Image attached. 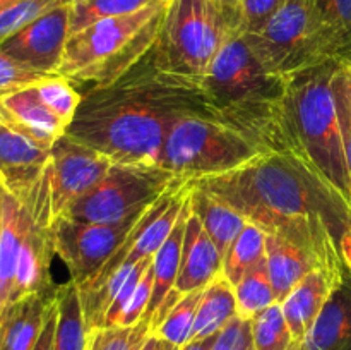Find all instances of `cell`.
Instances as JSON below:
<instances>
[{"label":"cell","mask_w":351,"mask_h":350,"mask_svg":"<svg viewBox=\"0 0 351 350\" xmlns=\"http://www.w3.org/2000/svg\"><path fill=\"white\" fill-rule=\"evenodd\" d=\"M331 86L351 180V57L336 60Z\"/></svg>","instance_id":"cell-34"},{"label":"cell","mask_w":351,"mask_h":350,"mask_svg":"<svg viewBox=\"0 0 351 350\" xmlns=\"http://www.w3.org/2000/svg\"><path fill=\"white\" fill-rule=\"evenodd\" d=\"M216 336H211V338H206V340H194V342H189L187 345H184L178 350H211Z\"/></svg>","instance_id":"cell-42"},{"label":"cell","mask_w":351,"mask_h":350,"mask_svg":"<svg viewBox=\"0 0 351 350\" xmlns=\"http://www.w3.org/2000/svg\"><path fill=\"white\" fill-rule=\"evenodd\" d=\"M300 350H351V271L332 290Z\"/></svg>","instance_id":"cell-18"},{"label":"cell","mask_w":351,"mask_h":350,"mask_svg":"<svg viewBox=\"0 0 351 350\" xmlns=\"http://www.w3.org/2000/svg\"><path fill=\"white\" fill-rule=\"evenodd\" d=\"M173 349H175V345H171V343H168L167 340H163L161 336L154 335V333H151L149 338H147L146 342H144V345L141 347V350H173Z\"/></svg>","instance_id":"cell-40"},{"label":"cell","mask_w":351,"mask_h":350,"mask_svg":"<svg viewBox=\"0 0 351 350\" xmlns=\"http://www.w3.org/2000/svg\"><path fill=\"white\" fill-rule=\"evenodd\" d=\"M57 328L53 350H88V326L82 311L81 294L74 280L69 278L55 290Z\"/></svg>","instance_id":"cell-25"},{"label":"cell","mask_w":351,"mask_h":350,"mask_svg":"<svg viewBox=\"0 0 351 350\" xmlns=\"http://www.w3.org/2000/svg\"><path fill=\"white\" fill-rule=\"evenodd\" d=\"M283 2L285 0H240L239 27L243 33H257Z\"/></svg>","instance_id":"cell-37"},{"label":"cell","mask_w":351,"mask_h":350,"mask_svg":"<svg viewBox=\"0 0 351 350\" xmlns=\"http://www.w3.org/2000/svg\"><path fill=\"white\" fill-rule=\"evenodd\" d=\"M189 113L218 117L201 82L161 69L151 48L115 82L82 93L65 134L115 163L160 167L171 124Z\"/></svg>","instance_id":"cell-2"},{"label":"cell","mask_w":351,"mask_h":350,"mask_svg":"<svg viewBox=\"0 0 351 350\" xmlns=\"http://www.w3.org/2000/svg\"><path fill=\"white\" fill-rule=\"evenodd\" d=\"M180 180L187 178L177 177L163 167L113 163L105 178L79 198L64 215L88 223L123 222L153 205Z\"/></svg>","instance_id":"cell-9"},{"label":"cell","mask_w":351,"mask_h":350,"mask_svg":"<svg viewBox=\"0 0 351 350\" xmlns=\"http://www.w3.org/2000/svg\"><path fill=\"white\" fill-rule=\"evenodd\" d=\"M266 264L278 304H281L312 270L321 268L307 250L271 233L266 235Z\"/></svg>","instance_id":"cell-21"},{"label":"cell","mask_w":351,"mask_h":350,"mask_svg":"<svg viewBox=\"0 0 351 350\" xmlns=\"http://www.w3.org/2000/svg\"><path fill=\"white\" fill-rule=\"evenodd\" d=\"M65 2L45 12L0 43V50L31 69L57 74L71 36V9Z\"/></svg>","instance_id":"cell-13"},{"label":"cell","mask_w":351,"mask_h":350,"mask_svg":"<svg viewBox=\"0 0 351 350\" xmlns=\"http://www.w3.org/2000/svg\"><path fill=\"white\" fill-rule=\"evenodd\" d=\"M191 208L204 225L206 232L215 242L216 249L219 250L221 257L225 259L226 253L235 242L237 237L245 229L247 220L240 215L232 206L225 205L218 198L211 196L209 192L195 187L191 182Z\"/></svg>","instance_id":"cell-23"},{"label":"cell","mask_w":351,"mask_h":350,"mask_svg":"<svg viewBox=\"0 0 351 350\" xmlns=\"http://www.w3.org/2000/svg\"><path fill=\"white\" fill-rule=\"evenodd\" d=\"M189 213H191V194H189L187 201H185L184 208L178 215L173 230L153 259V295H151L149 305H147V311L144 314L149 318V321H153L156 312L167 302V299L173 292L175 283H177L182 261V246H184L185 222L189 218Z\"/></svg>","instance_id":"cell-22"},{"label":"cell","mask_w":351,"mask_h":350,"mask_svg":"<svg viewBox=\"0 0 351 350\" xmlns=\"http://www.w3.org/2000/svg\"><path fill=\"white\" fill-rule=\"evenodd\" d=\"M202 294H204V288L182 295L180 301L170 309V312L165 316L163 321L154 329V335L161 336V338L167 340L171 345L178 347V349L187 345L192 340V331H194Z\"/></svg>","instance_id":"cell-29"},{"label":"cell","mask_w":351,"mask_h":350,"mask_svg":"<svg viewBox=\"0 0 351 350\" xmlns=\"http://www.w3.org/2000/svg\"><path fill=\"white\" fill-rule=\"evenodd\" d=\"M26 205L24 233L17 257L16 278L9 309L16 302L34 294H55L51 281V257H53V211H51L50 163L36 184L21 194ZM7 309V311H9Z\"/></svg>","instance_id":"cell-10"},{"label":"cell","mask_w":351,"mask_h":350,"mask_svg":"<svg viewBox=\"0 0 351 350\" xmlns=\"http://www.w3.org/2000/svg\"><path fill=\"white\" fill-rule=\"evenodd\" d=\"M71 0H16L0 9V43L33 23L45 12Z\"/></svg>","instance_id":"cell-35"},{"label":"cell","mask_w":351,"mask_h":350,"mask_svg":"<svg viewBox=\"0 0 351 350\" xmlns=\"http://www.w3.org/2000/svg\"><path fill=\"white\" fill-rule=\"evenodd\" d=\"M55 328H57V301H53V305L50 309V314H48L47 323L43 326V331H41L38 343L34 345L33 350H53V342H55Z\"/></svg>","instance_id":"cell-39"},{"label":"cell","mask_w":351,"mask_h":350,"mask_svg":"<svg viewBox=\"0 0 351 350\" xmlns=\"http://www.w3.org/2000/svg\"><path fill=\"white\" fill-rule=\"evenodd\" d=\"M0 117L48 150L67 130L41 102L36 84L0 95Z\"/></svg>","instance_id":"cell-16"},{"label":"cell","mask_w":351,"mask_h":350,"mask_svg":"<svg viewBox=\"0 0 351 350\" xmlns=\"http://www.w3.org/2000/svg\"><path fill=\"white\" fill-rule=\"evenodd\" d=\"M153 333L151 321L144 316L130 326H110L88 331V350H141Z\"/></svg>","instance_id":"cell-33"},{"label":"cell","mask_w":351,"mask_h":350,"mask_svg":"<svg viewBox=\"0 0 351 350\" xmlns=\"http://www.w3.org/2000/svg\"><path fill=\"white\" fill-rule=\"evenodd\" d=\"M343 278L315 268L281 302V309L293 340V350H300L305 336L308 335L315 319L321 314L329 295L341 283Z\"/></svg>","instance_id":"cell-17"},{"label":"cell","mask_w":351,"mask_h":350,"mask_svg":"<svg viewBox=\"0 0 351 350\" xmlns=\"http://www.w3.org/2000/svg\"><path fill=\"white\" fill-rule=\"evenodd\" d=\"M235 297L239 316L243 319H252L261 311L269 305L278 304L269 273H267L266 259L247 271L239 283L235 285Z\"/></svg>","instance_id":"cell-28"},{"label":"cell","mask_w":351,"mask_h":350,"mask_svg":"<svg viewBox=\"0 0 351 350\" xmlns=\"http://www.w3.org/2000/svg\"><path fill=\"white\" fill-rule=\"evenodd\" d=\"M51 150L41 146L0 117V180L21 196L29 191L50 163Z\"/></svg>","instance_id":"cell-15"},{"label":"cell","mask_w":351,"mask_h":350,"mask_svg":"<svg viewBox=\"0 0 351 350\" xmlns=\"http://www.w3.org/2000/svg\"><path fill=\"white\" fill-rule=\"evenodd\" d=\"M329 60L351 57V0H312Z\"/></svg>","instance_id":"cell-26"},{"label":"cell","mask_w":351,"mask_h":350,"mask_svg":"<svg viewBox=\"0 0 351 350\" xmlns=\"http://www.w3.org/2000/svg\"><path fill=\"white\" fill-rule=\"evenodd\" d=\"M237 316L239 309H237L235 287L223 277V273L218 275L204 288L191 342L216 336Z\"/></svg>","instance_id":"cell-24"},{"label":"cell","mask_w":351,"mask_h":350,"mask_svg":"<svg viewBox=\"0 0 351 350\" xmlns=\"http://www.w3.org/2000/svg\"><path fill=\"white\" fill-rule=\"evenodd\" d=\"M237 23L216 0H170L153 57L161 69L201 82Z\"/></svg>","instance_id":"cell-7"},{"label":"cell","mask_w":351,"mask_h":350,"mask_svg":"<svg viewBox=\"0 0 351 350\" xmlns=\"http://www.w3.org/2000/svg\"><path fill=\"white\" fill-rule=\"evenodd\" d=\"M47 75L50 74L27 67V65L21 64L19 60L9 57L0 50V95L26 88V86L38 84Z\"/></svg>","instance_id":"cell-36"},{"label":"cell","mask_w":351,"mask_h":350,"mask_svg":"<svg viewBox=\"0 0 351 350\" xmlns=\"http://www.w3.org/2000/svg\"><path fill=\"white\" fill-rule=\"evenodd\" d=\"M158 0H71V34L101 19L136 12Z\"/></svg>","instance_id":"cell-30"},{"label":"cell","mask_w":351,"mask_h":350,"mask_svg":"<svg viewBox=\"0 0 351 350\" xmlns=\"http://www.w3.org/2000/svg\"><path fill=\"white\" fill-rule=\"evenodd\" d=\"M53 301L55 294H34L16 302L0 323V350H33Z\"/></svg>","instance_id":"cell-19"},{"label":"cell","mask_w":351,"mask_h":350,"mask_svg":"<svg viewBox=\"0 0 351 350\" xmlns=\"http://www.w3.org/2000/svg\"><path fill=\"white\" fill-rule=\"evenodd\" d=\"M233 19L239 23V9H240V0H216Z\"/></svg>","instance_id":"cell-43"},{"label":"cell","mask_w":351,"mask_h":350,"mask_svg":"<svg viewBox=\"0 0 351 350\" xmlns=\"http://www.w3.org/2000/svg\"><path fill=\"white\" fill-rule=\"evenodd\" d=\"M36 91L48 110L65 127L71 126L81 103V93L77 91V88L64 75L50 74L38 82Z\"/></svg>","instance_id":"cell-32"},{"label":"cell","mask_w":351,"mask_h":350,"mask_svg":"<svg viewBox=\"0 0 351 350\" xmlns=\"http://www.w3.org/2000/svg\"><path fill=\"white\" fill-rule=\"evenodd\" d=\"M115 161L64 134L51 146L50 187L53 218L105 178Z\"/></svg>","instance_id":"cell-12"},{"label":"cell","mask_w":351,"mask_h":350,"mask_svg":"<svg viewBox=\"0 0 351 350\" xmlns=\"http://www.w3.org/2000/svg\"><path fill=\"white\" fill-rule=\"evenodd\" d=\"M271 153L256 136L215 115L189 113L171 124L161 153L165 170L187 180L237 170Z\"/></svg>","instance_id":"cell-6"},{"label":"cell","mask_w":351,"mask_h":350,"mask_svg":"<svg viewBox=\"0 0 351 350\" xmlns=\"http://www.w3.org/2000/svg\"><path fill=\"white\" fill-rule=\"evenodd\" d=\"M26 205L21 196L14 194L5 185L2 205V237H0V323L10 304L17 257L24 233Z\"/></svg>","instance_id":"cell-20"},{"label":"cell","mask_w":351,"mask_h":350,"mask_svg":"<svg viewBox=\"0 0 351 350\" xmlns=\"http://www.w3.org/2000/svg\"><path fill=\"white\" fill-rule=\"evenodd\" d=\"M254 350H293L281 304H273L250 319Z\"/></svg>","instance_id":"cell-31"},{"label":"cell","mask_w":351,"mask_h":350,"mask_svg":"<svg viewBox=\"0 0 351 350\" xmlns=\"http://www.w3.org/2000/svg\"><path fill=\"white\" fill-rule=\"evenodd\" d=\"M259 60L290 79L328 62L312 0H285L257 33H245Z\"/></svg>","instance_id":"cell-8"},{"label":"cell","mask_w":351,"mask_h":350,"mask_svg":"<svg viewBox=\"0 0 351 350\" xmlns=\"http://www.w3.org/2000/svg\"><path fill=\"white\" fill-rule=\"evenodd\" d=\"M266 235L263 229L247 222L223 259V277L235 287L240 278L266 259Z\"/></svg>","instance_id":"cell-27"},{"label":"cell","mask_w":351,"mask_h":350,"mask_svg":"<svg viewBox=\"0 0 351 350\" xmlns=\"http://www.w3.org/2000/svg\"><path fill=\"white\" fill-rule=\"evenodd\" d=\"M12 2H16V0H0V9H3V7H7Z\"/></svg>","instance_id":"cell-44"},{"label":"cell","mask_w":351,"mask_h":350,"mask_svg":"<svg viewBox=\"0 0 351 350\" xmlns=\"http://www.w3.org/2000/svg\"><path fill=\"white\" fill-rule=\"evenodd\" d=\"M201 84L219 119L256 136L271 153H290L308 165L288 124V79L259 60L239 24L226 34Z\"/></svg>","instance_id":"cell-3"},{"label":"cell","mask_w":351,"mask_h":350,"mask_svg":"<svg viewBox=\"0 0 351 350\" xmlns=\"http://www.w3.org/2000/svg\"><path fill=\"white\" fill-rule=\"evenodd\" d=\"M247 222L307 250L322 270L343 278L341 235L351 209L300 158L267 153L237 170L191 180Z\"/></svg>","instance_id":"cell-1"},{"label":"cell","mask_w":351,"mask_h":350,"mask_svg":"<svg viewBox=\"0 0 351 350\" xmlns=\"http://www.w3.org/2000/svg\"><path fill=\"white\" fill-rule=\"evenodd\" d=\"M173 350H178V349H177V347H175V349H173Z\"/></svg>","instance_id":"cell-46"},{"label":"cell","mask_w":351,"mask_h":350,"mask_svg":"<svg viewBox=\"0 0 351 350\" xmlns=\"http://www.w3.org/2000/svg\"><path fill=\"white\" fill-rule=\"evenodd\" d=\"M336 60L288 79L287 117L298 150L322 184L351 209V180L332 95Z\"/></svg>","instance_id":"cell-5"},{"label":"cell","mask_w":351,"mask_h":350,"mask_svg":"<svg viewBox=\"0 0 351 350\" xmlns=\"http://www.w3.org/2000/svg\"><path fill=\"white\" fill-rule=\"evenodd\" d=\"M221 254L216 249L215 242L208 235L199 216L191 208L189 218L185 222L184 246H182V261L177 283H175V288L170 294V297L167 299V302L161 305L160 311L156 312V316L151 321L153 331L163 321L165 316L170 312V309L180 301L182 295L206 288L218 275H221Z\"/></svg>","instance_id":"cell-14"},{"label":"cell","mask_w":351,"mask_h":350,"mask_svg":"<svg viewBox=\"0 0 351 350\" xmlns=\"http://www.w3.org/2000/svg\"><path fill=\"white\" fill-rule=\"evenodd\" d=\"M247 350H254V347H252V343H250V345H249V349H247Z\"/></svg>","instance_id":"cell-45"},{"label":"cell","mask_w":351,"mask_h":350,"mask_svg":"<svg viewBox=\"0 0 351 350\" xmlns=\"http://www.w3.org/2000/svg\"><path fill=\"white\" fill-rule=\"evenodd\" d=\"M341 254L343 261H345L346 268L351 271V226L345 230V233L341 235Z\"/></svg>","instance_id":"cell-41"},{"label":"cell","mask_w":351,"mask_h":350,"mask_svg":"<svg viewBox=\"0 0 351 350\" xmlns=\"http://www.w3.org/2000/svg\"><path fill=\"white\" fill-rule=\"evenodd\" d=\"M250 343V319L237 316L218 333L211 350H247Z\"/></svg>","instance_id":"cell-38"},{"label":"cell","mask_w":351,"mask_h":350,"mask_svg":"<svg viewBox=\"0 0 351 350\" xmlns=\"http://www.w3.org/2000/svg\"><path fill=\"white\" fill-rule=\"evenodd\" d=\"M146 209L119 223L77 222L65 215L53 218L55 256L67 266L71 280L77 287L88 283L103 270Z\"/></svg>","instance_id":"cell-11"},{"label":"cell","mask_w":351,"mask_h":350,"mask_svg":"<svg viewBox=\"0 0 351 350\" xmlns=\"http://www.w3.org/2000/svg\"><path fill=\"white\" fill-rule=\"evenodd\" d=\"M170 0L101 19L71 34L57 74L86 93L115 82L154 47Z\"/></svg>","instance_id":"cell-4"}]
</instances>
